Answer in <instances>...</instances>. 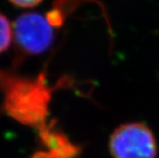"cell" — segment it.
I'll return each mask as SVG.
<instances>
[{
	"mask_svg": "<svg viewBox=\"0 0 159 158\" xmlns=\"http://www.w3.org/2000/svg\"><path fill=\"white\" fill-rule=\"evenodd\" d=\"M0 90L5 110L13 119L35 127L45 122L52 92L45 71L31 78L0 70Z\"/></svg>",
	"mask_w": 159,
	"mask_h": 158,
	"instance_id": "6da1fadb",
	"label": "cell"
},
{
	"mask_svg": "<svg viewBox=\"0 0 159 158\" xmlns=\"http://www.w3.org/2000/svg\"><path fill=\"white\" fill-rule=\"evenodd\" d=\"M13 45L20 56L44 53L54 42L56 27L46 13L26 11L12 22Z\"/></svg>",
	"mask_w": 159,
	"mask_h": 158,
	"instance_id": "7a4b0ae2",
	"label": "cell"
},
{
	"mask_svg": "<svg viewBox=\"0 0 159 158\" xmlns=\"http://www.w3.org/2000/svg\"><path fill=\"white\" fill-rule=\"evenodd\" d=\"M112 158H156L157 143L151 129L142 122L118 126L109 139Z\"/></svg>",
	"mask_w": 159,
	"mask_h": 158,
	"instance_id": "3957f363",
	"label": "cell"
},
{
	"mask_svg": "<svg viewBox=\"0 0 159 158\" xmlns=\"http://www.w3.org/2000/svg\"><path fill=\"white\" fill-rule=\"evenodd\" d=\"M39 141L46 151H38L30 158H77L81 148L71 142L55 125L44 122L37 127Z\"/></svg>",
	"mask_w": 159,
	"mask_h": 158,
	"instance_id": "277c9868",
	"label": "cell"
},
{
	"mask_svg": "<svg viewBox=\"0 0 159 158\" xmlns=\"http://www.w3.org/2000/svg\"><path fill=\"white\" fill-rule=\"evenodd\" d=\"M13 43L12 23L4 13L0 12V54L6 52Z\"/></svg>",
	"mask_w": 159,
	"mask_h": 158,
	"instance_id": "5b68a950",
	"label": "cell"
},
{
	"mask_svg": "<svg viewBox=\"0 0 159 158\" xmlns=\"http://www.w3.org/2000/svg\"><path fill=\"white\" fill-rule=\"evenodd\" d=\"M8 1L11 5L21 9H33L40 5L44 0H8Z\"/></svg>",
	"mask_w": 159,
	"mask_h": 158,
	"instance_id": "8992f818",
	"label": "cell"
}]
</instances>
